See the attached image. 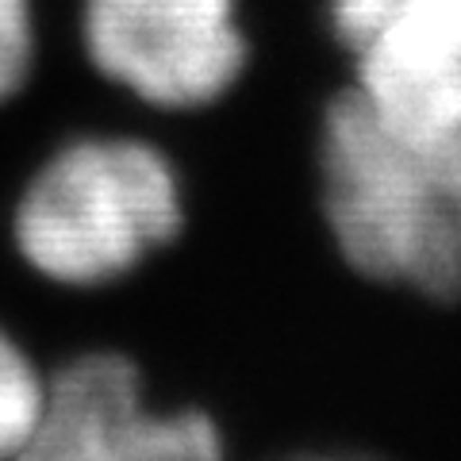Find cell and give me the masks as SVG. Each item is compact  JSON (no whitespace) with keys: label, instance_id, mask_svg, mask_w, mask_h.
<instances>
[{"label":"cell","instance_id":"6da1fadb","mask_svg":"<svg viewBox=\"0 0 461 461\" xmlns=\"http://www.w3.org/2000/svg\"><path fill=\"white\" fill-rule=\"evenodd\" d=\"M320 193L350 269L430 300L461 296V123L396 120L350 85L323 115Z\"/></svg>","mask_w":461,"mask_h":461},{"label":"cell","instance_id":"7a4b0ae2","mask_svg":"<svg viewBox=\"0 0 461 461\" xmlns=\"http://www.w3.org/2000/svg\"><path fill=\"white\" fill-rule=\"evenodd\" d=\"M185 200L169 158L142 139H77L20 193L16 250L39 277L96 288L127 277L181 235Z\"/></svg>","mask_w":461,"mask_h":461},{"label":"cell","instance_id":"3957f363","mask_svg":"<svg viewBox=\"0 0 461 461\" xmlns=\"http://www.w3.org/2000/svg\"><path fill=\"white\" fill-rule=\"evenodd\" d=\"M81 39L112 85L166 112L215 104L250 54L239 0H85Z\"/></svg>","mask_w":461,"mask_h":461},{"label":"cell","instance_id":"277c9868","mask_svg":"<svg viewBox=\"0 0 461 461\" xmlns=\"http://www.w3.org/2000/svg\"><path fill=\"white\" fill-rule=\"evenodd\" d=\"M223 435L204 411H150L139 366L123 354H81L47 381L27 457L50 461H212Z\"/></svg>","mask_w":461,"mask_h":461},{"label":"cell","instance_id":"5b68a950","mask_svg":"<svg viewBox=\"0 0 461 461\" xmlns=\"http://www.w3.org/2000/svg\"><path fill=\"white\" fill-rule=\"evenodd\" d=\"M354 54V89L408 123H461V0H396Z\"/></svg>","mask_w":461,"mask_h":461},{"label":"cell","instance_id":"8992f818","mask_svg":"<svg viewBox=\"0 0 461 461\" xmlns=\"http://www.w3.org/2000/svg\"><path fill=\"white\" fill-rule=\"evenodd\" d=\"M47 400V377L20 350V342L0 330V457L32 450Z\"/></svg>","mask_w":461,"mask_h":461},{"label":"cell","instance_id":"52a82bcc","mask_svg":"<svg viewBox=\"0 0 461 461\" xmlns=\"http://www.w3.org/2000/svg\"><path fill=\"white\" fill-rule=\"evenodd\" d=\"M35 66L32 0H0V104L12 100Z\"/></svg>","mask_w":461,"mask_h":461},{"label":"cell","instance_id":"ba28073f","mask_svg":"<svg viewBox=\"0 0 461 461\" xmlns=\"http://www.w3.org/2000/svg\"><path fill=\"white\" fill-rule=\"evenodd\" d=\"M396 8V0H327L330 27L346 50H357L377 32V23Z\"/></svg>","mask_w":461,"mask_h":461}]
</instances>
